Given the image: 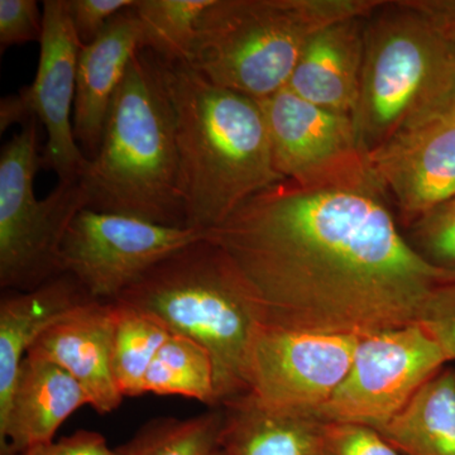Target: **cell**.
I'll return each mask as SVG.
<instances>
[{
	"label": "cell",
	"instance_id": "cell-1",
	"mask_svg": "<svg viewBox=\"0 0 455 455\" xmlns=\"http://www.w3.org/2000/svg\"><path fill=\"white\" fill-rule=\"evenodd\" d=\"M381 197L284 180L204 235L227 254L260 325L370 337L415 324L434 289L455 280L403 238Z\"/></svg>",
	"mask_w": 455,
	"mask_h": 455
},
{
	"label": "cell",
	"instance_id": "cell-2",
	"mask_svg": "<svg viewBox=\"0 0 455 455\" xmlns=\"http://www.w3.org/2000/svg\"><path fill=\"white\" fill-rule=\"evenodd\" d=\"M158 62L175 113L187 228L206 233L284 179L259 101L214 85L187 65Z\"/></svg>",
	"mask_w": 455,
	"mask_h": 455
},
{
	"label": "cell",
	"instance_id": "cell-3",
	"mask_svg": "<svg viewBox=\"0 0 455 455\" xmlns=\"http://www.w3.org/2000/svg\"><path fill=\"white\" fill-rule=\"evenodd\" d=\"M455 110L454 0L382 2L366 18L353 116L366 155L398 132Z\"/></svg>",
	"mask_w": 455,
	"mask_h": 455
},
{
	"label": "cell",
	"instance_id": "cell-4",
	"mask_svg": "<svg viewBox=\"0 0 455 455\" xmlns=\"http://www.w3.org/2000/svg\"><path fill=\"white\" fill-rule=\"evenodd\" d=\"M79 180L86 208L187 228L175 113L160 62L148 51H139L132 60L100 147Z\"/></svg>",
	"mask_w": 455,
	"mask_h": 455
},
{
	"label": "cell",
	"instance_id": "cell-5",
	"mask_svg": "<svg viewBox=\"0 0 455 455\" xmlns=\"http://www.w3.org/2000/svg\"><path fill=\"white\" fill-rule=\"evenodd\" d=\"M119 302L155 317L171 334L211 353L218 405L248 394L247 368L259 316L235 267L204 236L149 269Z\"/></svg>",
	"mask_w": 455,
	"mask_h": 455
},
{
	"label": "cell",
	"instance_id": "cell-6",
	"mask_svg": "<svg viewBox=\"0 0 455 455\" xmlns=\"http://www.w3.org/2000/svg\"><path fill=\"white\" fill-rule=\"evenodd\" d=\"M382 0H214L197 25L188 68L259 101L286 89L302 51L324 27L366 16Z\"/></svg>",
	"mask_w": 455,
	"mask_h": 455
},
{
	"label": "cell",
	"instance_id": "cell-7",
	"mask_svg": "<svg viewBox=\"0 0 455 455\" xmlns=\"http://www.w3.org/2000/svg\"><path fill=\"white\" fill-rule=\"evenodd\" d=\"M37 119L26 123L0 154V289L31 291L61 275L60 251L71 221L86 208L80 180L33 193L42 167Z\"/></svg>",
	"mask_w": 455,
	"mask_h": 455
},
{
	"label": "cell",
	"instance_id": "cell-8",
	"mask_svg": "<svg viewBox=\"0 0 455 455\" xmlns=\"http://www.w3.org/2000/svg\"><path fill=\"white\" fill-rule=\"evenodd\" d=\"M277 172L305 188L381 194L352 116L323 109L289 89L259 101Z\"/></svg>",
	"mask_w": 455,
	"mask_h": 455
},
{
	"label": "cell",
	"instance_id": "cell-9",
	"mask_svg": "<svg viewBox=\"0 0 455 455\" xmlns=\"http://www.w3.org/2000/svg\"><path fill=\"white\" fill-rule=\"evenodd\" d=\"M445 363L444 352L419 323L361 338L346 379L313 415L379 429Z\"/></svg>",
	"mask_w": 455,
	"mask_h": 455
},
{
	"label": "cell",
	"instance_id": "cell-10",
	"mask_svg": "<svg viewBox=\"0 0 455 455\" xmlns=\"http://www.w3.org/2000/svg\"><path fill=\"white\" fill-rule=\"evenodd\" d=\"M205 235L85 208L71 221L60 251L62 274L76 278L90 298L116 302L152 267Z\"/></svg>",
	"mask_w": 455,
	"mask_h": 455
},
{
	"label": "cell",
	"instance_id": "cell-11",
	"mask_svg": "<svg viewBox=\"0 0 455 455\" xmlns=\"http://www.w3.org/2000/svg\"><path fill=\"white\" fill-rule=\"evenodd\" d=\"M359 339L260 325L248 357V394L269 409L314 414L346 379Z\"/></svg>",
	"mask_w": 455,
	"mask_h": 455
},
{
	"label": "cell",
	"instance_id": "cell-12",
	"mask_svg": "<svg viewBox=\"0 0 455 455\" xmlns=\"http://www.w3.org/2000/svg\"><path fill=\"white\" fill-rule=\"evenodd\" d=\"M42 14L44 35L37 74L32 85L22 92L36 118L46 128L42 167L53 171L59 181H71L82 178L89 161L75 140L71 119L82 44L66 0H46Z\"/></svg>",
	"mask_w": 455,
	"mask_h": 455
},
{
	"label": "cell",
	"instance_id": "cell-13",
	"mask_svg": "<svg viewBox=\"0 0 455 455\" xmlns=\"http://www.w3.org/2000/svg\"><path fill=\"white\" fill-rule=\"evenodd\" d=\"M368 161L409 224L455 199V110L398 132Z\"/></svg>",
	"mask_w": 455,
	"mask_h": 455
},
{
	"label": "cell",
	"instance_id": "cell-14",
	"mask_svg": "<svg viewBox=\"0 0 455 455\" xmlns=\"http://www.w3.org/2000/svg\"><path fill=\"white\" fill-rule=\"evenodd\" d=\"M114 302L90 301L53 323L27 355L61 367L80 383L98 414H112L124 398L114 377Z\"/></svg>",
	"mask_w": 455,
	"mask_h": 455
},
{
	"label": "cell",
	"instance_id": "cell-15",
	"mask_svg": "<svg viewBox=\"0 0 455 455\" xmlns=\"http://www.w3.org/2000/svg\"><path fill=\"white\" fill-rule=\"evenodd\" d=\"M132 7L116 14L97 40L80 49L73 123L75 140L88 160L97 155L114 97L140 51V23Z\"/></svg>",
	"mask_w": 455,
	"mask_h": 455
},
{
	"label": "cell",
	"instance_id": "cell-16",
	"mask_svg": "<svg viewBox=\"0 0 455 455\" xmlns=\"http://www.w3.org/2000/svg\"><path fill=\"white\" fill-rule=\"evenodd\" d=\"M89 405L80 383L61 367L27 355L20 364L7 416L0 420V455H18L53 442L74 412Z\"/></svg>",
	"mask_w": 455,
	"mask_h": 455
},
{
	"label": "cell",
	"instance_id": "cell-17",
	"mask_svg": "<svg viewBox=\"0 0 455 455\" xmlns=\"http://www.w3.org/2000/svg\"><path fill=\"white\" fill-rule=\"evenodd\" d=\"M368 14L317 31L302 51L286 89L323 109L353 118L361 92Z\"/></svg>",
	"mask_w": 455,
	"mask_h": 455
},
{
	"label": "cell",
	"instance_id": "cell-18",
	"mask_svg": "<svg viewBox=\"0 0 455 455\" xmlns=\"http://www.w3.org/2000/svg\"><path fill=\"white\" fill-rule=\"evenodd\" d=\"M90 301L94 299L68 274L51 278L31 291H2L0 420L7 416L20 364L35 341L57 320Z\"/></svg>",
	"mask_w": 455,
	"mask_h": 455
},
{
	"label": "cell",
	"instance_id": "cell-19",
	"mask_svg": "<svg viewBox=\"0 0 455 455\" xmlns=\"http://www.w3.org/2000/svg\"><path fill=\"white\" fill-rule=\"evenodd\" d=\"M224 455H322L323 421L260 405L250 394L224 403Z\"/></svg>",
	"mask_w": 455,
	"mask_h": 455
},
{
	"label": "cell",
	"instance_id": "cell-20",
	"mask_svg": "<svg viewBox=\"0 0 455 455\" xmlns=\"http://www.w3.org/2000/svg\"><path fill=\"white\" fill-rule=\"evenodd\" d=\"M376 430L403 455H455L454 368H442Z\"/></svg>",
	"mask_w": 455,
	"mask_h": 455
},
{
	"label": "cell",
	"instance_id": "cell-21",
	"mask_svg": "<svg viewBox=\"0 0 455 455\" xmlns=\"http://www.w3.org/2000/svg\"><path fill=\"white\" fill-rule=\"evenodd\" d=\"M146 394L193 398L208 409L220 407L211 353L196 341L170 333L146 374Z\"/></svg>",
	"mask_w": 455,
	"mask_h": 455
},
{
	"label": "cell",
	"instance_id": "cell-22",
	"mask_svg": "<svg viewBox=\"0 0 455 455\" xmlns=\"http://www.w3.org/2000/svg\"><path fill=\"white\" fill-rule=\"evenodd\" d=\"M214 0H136L140 50L167 65H188L197 25Z\"/></svg>",
	"mask_w": 455,
	"mask_h": 455
},
{
	"label": "cell",
	"instance_id": "cell-23",
	"mask_svg": "<svg viewBox=\"0 0 455 455\" xmlns=\"http://www.w3.org/2000/svg\"><path fill=\"white\" fill-rule=\"evenodd\" d=\"M223 427L221 406L193 418L152 419L113 455H212L220 449Z\"/></svg>",
	"mask_w": 455,
	"mask_h": 455
},
{
	"label": "cell",
	"instance_id": "cell-24",
	"mask_svg": "<svg viewBox=\"0 0 455 455\" xmlns=\"http://www.w3.org/2000/svg\"><path fill=\"white\" fill-rule=\"evenodd\" d=\"M113 371L123 397L145 395L146 374L170 331L136 307L114 302Z\"/></svg>",
	"mask_w": 455,
	"mask_h": 455
},
{
	"label": "cell",
	"instance_id": "cell-25",
	"mask_svg": "<svg viewBox=\"0 0 455 455\" xmlns=\"http://www.w3.org/2000/svg\"><path fill=\"white\" fill-rule=\"evenodd\" d=\"M410 228L409 242L425 259L455 272V199L425 212Z\"/></svg>",
	"mask_w": 455,
	"mask_h": 455
},
{
	"label": "cell",
	"instance_id": "cell-26",
	"mask_svg": "<svg viewBox=\"0 0 455 455\" xmlns=\"http://www.w3.org/2000/svg\"><path fill=\"white\" fill-rule=\"evenodd\" d=\"M323 423L322 455H403L367 425Z\"/></svg>",
	"mask_w": 455,
	"mask_h": 455
},
{
	"label": "cell",
	"instance_id": "cell-27",
	"mask_svg": "<svg viewBox=\"0 0 455 455\" xmlns=\"http://www.w3.org/2000/svg\"><path fill=\"white\" fill-rule=\"evenodd\" d=\"M418 323L436 340L447 361H455V280L434 289Z\"/></svg>",
	"mask_w": 455,
	"mask_h": 455
},
{
	"label": "cell",
	"instance_id": "cell-28",
	"mask_svg": "<svg viewBox=\"0 0 455 455\" xmlns=\"http://www.w3.org/2000/svg\"><path fill=\"white\" fill-rule=\"evenodd\" d=\"M44 14L35 0H0V51L41 42Z\"/></svg>",
	"mask_w": 455,
	"mask_h": 455
},
{
	"label": "cell",
	"instance_id": "cell-29",
	"mask_svg": "<svg viewBox=\"0 0 455 455\" xmlns=\"http://www.w3.org/2000/svg\"><path fill=\"white\" fill-rule=\"evenodd\" d=\"M68 16L82 46L92 44L108 23L136 0H66Z\"/></svg>",
	"mask_w": 455,
	"mask_h": 455
},
{
	"label": "cell",
	"instance_id": "cell-30",
	"mask_svg": "<svg viewBox=\"0 0 455 455\" xmlns=\"http://www.w3.org/2000/svg\"><path fill=\"white\" fill-rule=\"evenodd\" d=\"M18 455H113V449L98 431L77 430L71 435L36 445Z\"/></svg>",
	"mask_w": 455,
	"mask_h": 455
},
{
	"label": "cell",
	"instance_id": "cell-31",
	"mask_svg": "<svg viewBox=\"0 0 455 455\" xmlns=\"http://www.w3.org/2000/svg\"><path fill=\"white\" fill-rule=\"evenodd\" d=\"M37 119L33 114L22 90L17 95L2 99L0 103V131L4 132L13 124L25 125Z\"/></svg>",
	"mask_w": 455,
	"mask_h": 455
},
{
	"label": "cell",
	"instance_id": "cell-32",
	"mask_svg": "<svg viewBox=\"0 0 455 455\" xmlns=\"http://www.w3.org/2000/svg\"><path fill=\"white\" fill-rule=\"evenodd\" d=\"M212 455H224V454H223V451H221V449H220V451H215V453Z\"/></svg>",
	"mask_w": 455,
	"mask_h": 455
}]
</instances>
